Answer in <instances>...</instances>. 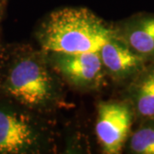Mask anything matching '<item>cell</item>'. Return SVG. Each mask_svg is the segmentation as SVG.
<instances>
[{"mask_svg":"<svg viewBox=\"0 0 154 154\" xmlns=\"http://www.w3.org/2000/svg\"><path fill=\"white\" fill-rule=\"evenodd\" d=\"M8 63L1 91L7 99L44 115L63 102V81L51 68L44 51L22 46Z\"/></svg>","mask_w":154,"mask_h":154,"instance_id":"cell-1","label":"cell"},{"mask_svg":"<svg viewBox=\"0 0 154 154\" xmlns=\"http://www.w3.org/2000/svg\"><path fill=\"white\" fill-rule=\"evenodd\" d=\"M114 34L113 24L85 7L56 9L38 23L35 38L45 51L97 52Z\"/></svg>","mask_w":154,"mask_h":154,"instance_id":"cell-2","label":"cell"},{"mask_svg":"<svg viewBox=\"0 0 154 154\" xmlns=\"http://www.w3.org/2000/svg\"><path fill=\"white\" fill-rule=\"evenodd\" d=\"M41 116L10 100L0 102V154L50 152L51 132Z\"/></svg>","mask_w":154,"mask_h":154,"instance_id":"cell-3","label":"cell"},{"mask_svg":"<svg viewBox=\"0 0 154 154\" xmlns=\"http://www.w3.org/2000/svg\"><path fill=\"white\" fill-rule=\"evenodd\" d=\"M95 134L102 152L119 154L135 123V114L125 98L99 101L97 105Z\"/></svg>","mask_w":154,"mask_h":154,"instance_id":"cell-4","label":"cell"},{"mask_svg":"<svg viewBox=\"0 0 154 154\" xmlns=\"http://www.w3.org/2000/svg\"><path fill=\"white\" fill-rule=\"evenodd\" d=\"M44 52L51 68L71 88L88 93L99 91L105 85L107 76L98 51L62 53L44 51Z\"/></svg>","mask_w":154,"mask_h":154,"instance_id":"cell-5","label":"cell"},{"mask_svg":"<svg viewBox=\"0 0 154 154\" xmlns=\"http://www.w3.org/2000/svg\"><path fill=\"white\" fill-rule=\"evenodd\" d=\"M98 52L107 78L122 88L131 82L147 64L115 33Z\"/></svg>","mask_w":154,"mask_h":154,"instance_id":"cell-6","label":"cell"},{"mask_svg":"<svg viewBox=\"0 0 154 154\" xmlns=\"http://www.w3.org/2000/svg\"><path fill=\"white\" fill-rule=\"evenodd\" d=\"M116 37L146 63L154 62V12L140 11L114 22Z\"/></svg>","mask_w":154,"mask_h":154,"instance_id":"cell-7","label":"cell"},{"mask_svg":"<svg viewBox=\"0 0 154 154\" xmlns=\"http://www.w3.org/2000/svg\"><path fill=\"white\" fill-rule=\"evenodd\" d=\"M122 89V97L132 105L135 122L154 119V62L147 63L137 76Z\"/></svg>","mask_w":154,"mask_h":154,"instance_id":"cell-8","label":"cell"},{"mask_svg":"<svg viewBox=\"0 0 154 154\" xmlns=\"http://www.w3.org/2000/svg\"><path fill=\"white\" fill-rule=\"evenodd\" d=\"M123 151L129 154H154V119L134 123Z\"/></svg>","mask_w":154,"mask_h":154,"instance_id":"cell-9","label":"cell"},{"mask_svg":"<svg viewBox=\"0 0 154 154\" xmlns=\"http://www.w3.org/2000/svg\"><path fill=\"white\" fill-rule=\"evenodd\" d=\"M6 0H0V21L3 17L4 11H5V7Z\"/></svg>","mask_w":154,"mask_h":154,"instance_id":"cell-10","label":"cell"}]
</instances>
